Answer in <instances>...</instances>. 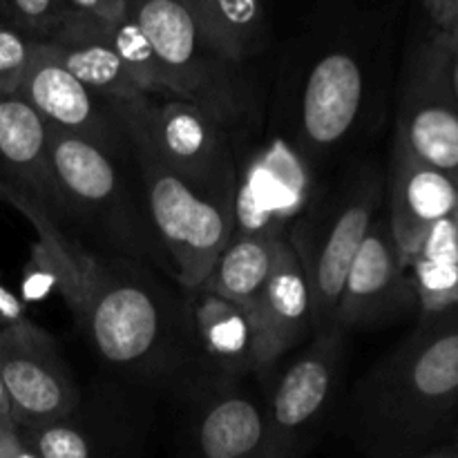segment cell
<instances>
[{"label": "cell", "instance_id": "25", "mask_svg": "<svg viewBox=\"0 0 458 458\" xmlns=\"http://www.w3.org/2000/svg\"><path fill=\"white\" fill-rule=\"evenodd\" d=\"M132 12V0H67V16L58 34V47L107 43L112 31Z\"/></svg>", "mask_w": 458, "mask_h": 458}, {"label": "cell", "instance_id": "12", "mask_svg": "<svg viewBox=\"0 0 458 458\" xmlns=\"http://www.w3.org/2000/svg\"><path fill=\"white\" fill-rule=\"evenodd\" d=\"M419 309L414 282L387 217H376L353 259L335 309L334 327L344 334L396 325Z\"/></svg>", "mask_w": 458, "mask_h": 458}, {"label": "cell", "instance_id": "18", "mask_svg": "<svg viewBox=\"0 0 458 458\" xmlns=\"http://www.w3.org/2000/svg\"><path fill=\"white\" fill-rule=\"evenodd\" d=\"M253 322L258 335V376L276 367L309 334L313 338L307 277L289 240L273 244L271 273Z\"/></svg>", "mask_w": 458, "mask_h": 458}, {"label": "cell", "instance_id": "7", "mask_svg": "<svg viewBox=\"0 0 458 458\" xmlns=\"http://www.w3.org/2000/svg\"><path fill=\"white\" fill-rule=\"evenodd\" d=\"M128 139L148 215L168 255L174 282L188 295L195 293L233 240L235 215L165 168L141 137L128 132Z\"/></svg>", "mask_w": 458, "mask_h": 458}, {"label": "cell", "instance_id": "1", "mask_svg": "<svg viewBox=\"0 0 458 458\" xmlns=\"http://www.w3.org/2000/svg\"><path fill=\"white\" fill-rule=\"evenodd\" d=\"M38 233L34 262L61 289L94 352L139 380L170 378L183 362L191 327L152 268L94 253L52 219Z\"/></svg>", "mask_w": 458, "mask_h": 458}, {"label": "cell", "instance_id": "29", "mask_svg": "<svg viewBox=\"0 0 458 458\" xmlns=\"http://www.w3.org/2000/svg\"><path fill=\"white\" fill-rule=\"evenodd\" d=\"M25 320V302L0 284V331Z\"/></svg>", "mask_w": 458, "mask_h": 458}, {"label": "cell", "instance_id": "15", "mask_svg": "<svg viewBox=\"0 0 458 458\" xmlns=\"http://www.w3.org/2000/svg\"><path fill=\"white\" fill-rule=\"evenodd\" d=\"M47 143V125L18 94L0 97V182L30 222L52 219L58 226Z\"/></svg>", "mask_w": 458, "mask_h": 458}, {"label": "cell", "instance_id": "32", "mask_svg": "<svg viewBox=\"0 0 458 458\" xmlns=\"http://www.w3.org/2000/svg\"><path fill=\"white\" fill-rule=\"evenodd\" d=\"M416 458H458V450L456 445H445V447H434L432 452L423 456H416Z\"/></svg>", "mask_w": 458, "mask_h": 458}, {"label": "cell", "instance_id": "19", "mask_svg": "<svg viewBox=\"0 0 458 458\" xmlns=\"http://www.w3.org/2000/svg\"><path fill=\"white\" fill-rule=\"evenodd\" d=\"M192 325L201 352L210 367L222 376L219 383L235 385L249 374H258V335L246 311L208 291H195Z\"/></svg>", "mask_w": 458, "mask_h": 458}, {"label": "cell", "instance_id": "9", "mask_svg": "<svg viewBox=\"0 0 458 458\" xmlns=\"http://www.w3.org/2000/svg\"><path fill=\"white\" fill-rule=\"evenodd\" d=\"M347 367V334L338 327L311 343L276 376L262 398L264 458H307L325 434Z\"/></svg>", "mask_w": 458, "mask_h": 458}, {"label": "cell", "instance_id": "16", "mask_svg": "<svg viewBox=\"0 0 458 458\" xmlns=\"http://www.w3.org/2000/svg\"><path fill=\"white\" fill-rule=\"evenodd\" d=\"M385 192L389 201V228L407 267L429 231L456 213L458 186L454 179L394 146Z\"/></svg>", "mask_w": 458, "mask_h": 458}, {"label": "cell", "instance_id": "5", "mask_svg": "<svg viewBox=\"0 0 458 458\" xmlns=\"http://www.w3.org/2000/svg\"><path fill=\"white\" fill-rule=\"evenodd\" d=\"M383 195V174L376 165L360 164L309 206L286 233L307 277L313 335L334 329L344 280L378 217Z\"/></svg>", "mask_w": 458, "mask_h": 458}, {"label": "cell", "instance_id": "37", "mask_svg": "<svg viewBox=\"0 0 458 458\" xmlns=\"http://www.w3.org/2000/svg\"><path fill=\"white\" fill-rule=\"evenodd\" d=\"M456 186H458V182H456ZM456 219H458V208H456Z\"/></svg>", "mask_w": 458, "mask_h": 458}, {"label": "cell", "instance_id": "3", "mask_svg": "<svg viewBox=\"0 0 458 458\" xmlns=\"http://www.w3.org/2000/svg\"><path fill=\"white\" fill-rule=\"evenodd\" d=\"M458 411V311L419 327L356 383L344 432L365 458L434 450Z\"/></svg>", "mask_w": 458, "mask_h": 458}, {"label": "cell", "instance_id": "13", "mask_svg": "<svg viewBox=\"0 0 458 458\" xmlns=\"http://www.w3.org/2000/svg\"><path fill=\"white\" fill-rule=\"evenodd\" d=\"M16 94L47 130L79 137L114 157H130L128 132L110 103L81 85L52 56L47 45H34Z\"/></svg>", "mask_w": 458, "mask_h": 458}, {"label": "cell", "instance_id": "26", "mask_svg": "<svg viewBox=\"0 0 458 458\" xmlns=\"http://www.w3.org/2000/svg\"><path fill=\"white\" fill-rule=\"evenodd\" d=\"M107 45L119 56L125 70L130 72V76L139 85L141 94H146V97L173 98L168 92V85H165L164 65H161L159 56H157L148 36L143 34V30L132 18V12H130V18L123 25H119L112 31Z\"/></svg>", "mask_w": 458, "mask_h": 458}, {"label": "cell", "instance_id": "39", "mask_svg": "<svg viewBox=\"0 0 458 458\" xmlns=\"http://www.w3.org/2000/svg\"><path fill=\"white\" fill-rule=\"evenodd\" d=\"M456 445H458V443H456Z\"/></svg>", "mask_w": 458, "mask_h": 458}, {"label": "cell", "instance_id": "28", "mask_svg": "<svg viewBox=\"0 0 458 458\" xmlns=\"http://www.w3.org/2000/svg\"><path fill=\"white\" fill-rule=\"evenodd\" d=\"M34 45L9 27L0 25V97H13L30 65Z\"/></svg>", "mask_w": 458, "mask_h": 458}, {"label": "cell", "instance_id": "33", "mask_svg": "<svg viewBox=\"0 0 458 458\" xmlns=\"http://www.w3.org/2000/svg\"><path fill=\"white\" fill-rule=\"evenodd\" d=\"M0 416H4V419H12V407H9V398H7V392H4L3 380H0Z\"/></svg>", "mask_w": 458, "mask_h": 458}, {"label": "cell", "instance_id": "8", "mask_svg": "<svg viewBox=\"0 0 458 458\" xmlns=\"http://www.w3.org/2000/svg\"><path fill=\"white\" fill-rule=\"evenodd\" d=\"M132 18L164 65L170 97L195 103L226 130L244 128L255 112L253 88L242 67L201 43L182 0H132Z\"/></svg>", "mask_w": 458, "mask_h": 458}, {"label": "cell", "instance_id": "21", "mask_svg": "<svg viewBox=\"0 0 458 458\" xmlns=\"http://www.w3.org/2000/svg\"><path fill=\"white\" fill-rule=\"evenodd\" d=\"M18 437L36 458H130L137 450L128 423L101 411H81V405L56 423L18 429Z\"/></svg>", "mask_w": 458, "mask_h": 458}, {"label": "cell", "instance_id": "38", "mask_svg": "<svg viewBox=\"0 0 458 458\" xmlns=\"http://www.w3.org/2000/svg\"><path fill=\"white\" fill-rule=\"evenodd\" d=\"M456 450H458V445H456Z\"/></svg>", "mask_w": 458, "mask_h": 458}, {"label": "cell", "instance_id": "35", "mask_svg": "<svg viewBox=\"0 0 458 458\" xmlns=\"http://www.w3.org/2000/svg\"><path fill=\"white\" fill-rule=\"evenodd\" d=\"M16 458H36V456H34V454H31V452H27V450H25V447H22V452H21V454H18Z\"/></svg>", "mask_w": 458, "mask_h": 458}, {"label": "cell", "instance_id": "14", "mask_svg": "<svg viewBox=\"0 0 458 458\" xmlns=\"http://www.w3.org/2000/svg\"><path fill=\"white\" fill-rule=\"evenodd\" d=\"M311 173L286 139H276L249 164L237 168L233 237L286 240L309 206Z\"/></svg>", "mask_w": 458, "mask_h": 458}, {"label": "cell", "instance_id": "11", "mask_svg": "<svg viewBox=\"0 0 458 458\" xmlns=\"http://www.w3.org/2000/svg\"><path fill=\"white\" fill-rule=\"evenodd\" d=\"M0 380L18 429L56 423L83 401L56 340L27 318L0 331Z\"/></svg>", "mask_w": 458, "mask_h": 458}, {"label": "cell", "instance_id": "17", "mask_svg": "<svg viewBox=\"0 0 458 458\" xmlns=\"http://www.w3.org/2000/svg\"><path fill=\"white\" fill-rule=\"evenodd\" d=\"M177 458H264L262 403L219 383L192 410Z\"/></svg>", "mask_w": 458, "mask_h": 458}, {"label": "cell", "instance_id": "20", "mask_svg": "<svg viewBox=\"0 0 458 458\" xmlns=\"http://www.w3.org/2000/svg\"><path fill=\"white\" fill-rule=\"evenodd\" d=\"M197 36L222 61L244 67L271 40V13L259 0H182Z\"/></svg>", "mask_w": 458, "mask_h": 458}, {"label": "cell", "instance_id": "10", "mask_svg": "<svg viewBox=\"0 0 458 458\" xmlns=\"http://www.w3.org/2000/svg\"><path fill=\"white\" fill-rule=\"evenodd\" d=\"M394 146L458 182V106L434 36L423 34L407 58Z\"/></svg>", "mask_w": 458, "mask_h": 458}, {"label": "cell", "instance_id": "2", "mask_svg": "<svg viewBox=\"0 0 458 458\" xmlns=\"http://www.w3.org/2000/svg\"><path fill=\"white\" fill-rule=\"evenodd\" d=\"M392 9L313 21L293 52L286 85L289 146L313 174L352 146L383 110Z\"/></svg>", "mask_w": 458, "mask_h": 458}, {"label": "cell", "instance_id": "24", "mask_svg": "<svg viewBox=\"0 0 458 458\" xmlns=\"http://www.w3.org/2000/svg\"><path fill=\"white\" fill-rule=\"evenodd\" d=\"M47 49L81 85H85L103 101H128V98L143 97L139 85L107 43L83 45V47L47 45Z\"/></svg>", "mask_w": 458, "mask_h": 458}, {"label": "cell", "instance_id": "30", "mask_svg": "<svg viewBox=\"0 0 458 458\" xmlns=\"http://www.w3.org/2000/svg\"><path fill=\"white\" fill-rule=\"evenodd\" d=\"M22 452L18 428L12 419L0 416V458H16Z\"/></svg>", "mask_w": 458, "mask_h": 458}, {"label": "cell", "instance_id": "6", "mask_svg": "<svg viewBox=\"0 0 458 458\" xmlns=\"http://www.w3.org/2000/svg\"><path fill=\"white\" fill-rule=\"evenodd\" d=\"M128 132L148 143L157 159L197 192L233 210L237 161L228 130L210 112L183 98L137 97L110 101Z\"/></svg>", "mask_w": 458, "mask_h": 458}, {"label": "cell", "instance_id": "36", "mask_svg": "<svg viewBox=\"0 0 458 458\" xmlns=\"http://www.w3.org/2000/svg\"><path fill=\"white\" fill-rule=\"evenodd\" d=\"M452 36H458V25H456V30H454V34ZM452 36H445V38H452Z\"/></svg>", "mask_w": 458, "mask_h": 458}, {"label": "cell", "instance_id": "31", "mask_svg": "<svg viewBox=\"0 0 458 458\" xmlns=\"http://www.w3.org/2000/svg\"><path fill=\"white\" fill-rule=\"evenodd\" d=\"M438 38V36H434ZM443 45V52H445V72L447 81H450L452 94H454V101L458 106V36H452V38H438Z\"/></svg>", "mask_w": 458, "mask_h": 458}, {"label": "cell", "instance_id": "27", "mask_svg": "<svg viewBox=\"0 0 458 458\" xmlns=\"http://www.w3.org/2000/svg\"><path fill=\"white\" fill-rule=\"evenodd\" d=\"M67 16V0H0V25L31 45H54Z\"/></svg>", "mask_w": 458, "mask_h": 458}, {"label": "cell", "instance_id": "23", "mask_svg": "<svg viewBox=\"0 0 458 458\" xmlns=\"http://www.w3.org/2000/svg\"><path fill=\"white\" fill-rule=\"evenodd\" d=\"M276 242L233 237L201 284V291L219 295L253 318L271 273Z\"/></svg>", "mask_w": 458, "mask_h": 458}, {"label": "cell", "instance_id": "4", "mask_svg": "<svg viewBox=\"0 0 458 458\" xmlns=\"http://www.w3.org/2000/svg\"><path fill=\"white\" fill-rule=\"evenodd\" d=\"M47 155L63 231L94 253L159 268L174 280L148 215L139 174L137 179L130 174L132 152L114 157L83 139L49 130Z\"/></svg>", "mask_w": 458, "mask_h": 458}, {"label": "cell", "instance_id": "34", "mask_svg": "<svg viewBox=\"0 0 458 458\" xmlns=\"http://www.w3.org/2000/svg\"><path fill=\"white\" fill-rule=\"evenodd\" d=\"M0 201H7V204H12V192L4 188L3 182H0Z\"/></svg>", "mask_w": 458, "mask_h": 458}, {"label": "cell", "instance_id": "22", "mask_svg": "<svg viewBox=\"0 0 458 458\" xmlns=\"http://www.w3.org/2000/svg\"><path fill=\"white\" fill-rule=\"evenodd\" d=\"M419 300L420 320L458 311V219L456 213L429 231L407 262Z\"/></svg>", "mask_w": 458, "mask_h": 458}]
</instances>
